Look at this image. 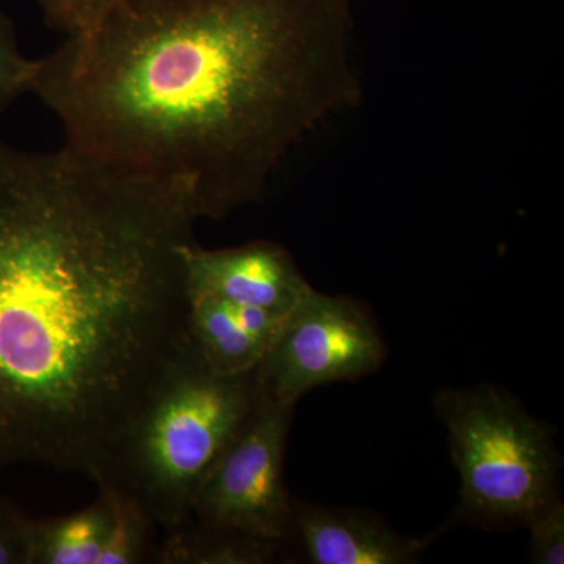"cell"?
Masks as SVG:
<instances>
[{
    "label": "cell",
    "instance_id": "5",
    "mask_svg": "<svg viewBox=\"0 0 564 564\" xmlns=\"http://www.w3.org/2000/svg\"><path fill=\"white\" fill-rule=\"evenodd\" d=\"M384 358L383 337L361 303L311 289L285 317L256 378L262 399L296 403L318 386L377 372Z\"/></svg>",
    "mask_w": 564,
    "mask_h": 564
},
{
    "label": "cell",
    "instance_id": "4",
    "mask_svg": "<svg viewBox=\"0 0 564 564\" xmlns=\"http://www.w3.org/2000/svg\"><path fill=\"white\" fill-rule=\"evenodd\" d=\"M462 478V513L492 527L525 525L560 497L552 432L492 386L444 389L434 399Z\"/></svg>",
    "mask_w": 564,
    "mask_h": 564
},
{
    "label": "cell",
    "instance_id": "14",
    "mask_svg": "<svg viewBox=\"0 0 564 564\" xmlns=\"http://www.w3.org/2000/svg\"><path fill=\"white\" fill-rule=\"evenodd\" d=\"M530 530V560L536 564L564 563V505L560 497L545 505L532 521Z\"/></svg>",
    "mask_w": 564,
    "mask_h": 564
},
{
    "label": "cell",
    "instance_id": "12",
    "mask_svg": "<svg viewBox=\"0 0 564 564\" xmlns=\"http://www.w3.org/2000/svg\"><path fill=\"white\" fill-rule=\"evenodd\" d=\"M110 500V525L98 564L155 563L161 527L131 494L110 485H98Z\"/></svg>",
    "mask_w": 564,
    "mask_h": 564
},
{
    "label": "cell",
    "instance_id": "16",
    "mask_svg": "<svg viewBox=\"0 0 564 564\" xmlns=\"http://www.w3.org/2000/svg\"><path fill=\"white\" fill-rule=\"evenodd\" d=\"M31 522L17 505L0 497V564H31Z\"/></svg>",
    "mask_w": 564,
    "mask_h": 564
},
{
    "label": "cell",
    "instance_id": "10",
    "mask_svg": "<svg viewBox=\"0 0 564 564\" xmlns=\"http://www.w3.org/2000/svg\"><path fill=\"white\" fill-rule=\"evenodd\" d=\"M285 544L232 530L203 524L188 518L163 530L158 564H265L280 558Z\"/></svg>",
    "mask_w": 564,
    "mask_h": 564
},
{
    "label": "cell",
    "instance_id": "3",
    "mask_svg": "<svg viewBox=\"0 0 564 564\" xmlns=\"http://www.w3.org/2000/svg\"><path fill=\"white\" fill-rule=\"evenodd\" d=\"M261 400L256 369L214 372L191 340L137 408L95 484L131 494L162 530L182 524L203 478Z\"/></svg>",
    "mask_w": 564,
    "mask_h": 564
},
{
    "label": "cell",
    "instance_id": "1",
    "mask_svg": "<svg viewBox=\"0 0 564 564\" xmlns=\"http://www.w3.org/2000/svg\"><path fill=\"white\" fill-rule=\"evenodd\" d=\"M184 191L0 140V470H106L191 343Z\"/></svg>",
    "mask_w": 564,
    "mask_h": 564
},
{
    "label": "cell",
    "instance_id": "6",
    "mask_svg": "<svg viewBox=\"0 0 564 564\" xmlns=\"http://www.w3.org/2000/svg\"><path fill=\"white\" fill-rule=\"evenodd\" d=\"M296 403L261 400L254 417L203 478L188 518L251 536H292L293 497L284 458Z\"/></svg>",
    "mask_w": 564,
    "mask_h": 564
},
{
    "label": "cell",
    "instance_id": "2",
    "mask_svg": "<svg viewBox=\"0 0 564 564\" xmlns=\"http://www.w3.org/2000/svg\"><path fill=\"white\" fill-rule=\"evenodd\" d=\"M351 0H115L36 58L65 144L172 184L196 218L259 202L292 148L361 99Z\"/></svg>",
    "mask_w": 564,
    "mask_h": 564
},
{
    "label": "cell",
    "instance_id": "11",
    "mask_svg": "<svg viewBox=\"0 0 564 564\" xmlns=\"http://www.w3.org/2000/svg\"><path fill=\"white\" fill-rule=\"evenodd\" d=\"M110 525V500L98 499L62 518L32 519L31 564H98Z\"/></svg>",
    "mask_w": 564,
    "mask_h": 564
},
{
    "label": "cell",
    "instance_id": "15",
    "mask_svg": "<svg viewBox=\"0 0 564 564\" xmlns=\"http://www.w3.org/2000/svg\"><path fill=\"white\" fill-rule=\"evenodd\" d=\"M44 18L63 35H76L109 9L115 0H36Z\"/></svg>",
    "mask_w": 564,
    "mask_h": 564
},
{
    "label": "cell",
    "instance_id": "8",
    "mask_svg": "<svg viewBox=\"0 0 564 564\" xmlns=\"http://www.w3.org/2000/svg\"><path fill=\"white\" fill-rule=\"evenodd\" d=\"M293 540L314 564H411L430 540L397 533L383 519L366 511L315 507L293 500Z\"/></svg>",
    "mask_w": 564,
    "mask_h": 564
},
{
    "label": "cell",
    "instance_id": "7",
    "mask_svg": "<svg viewBox=\"0 0 564 564\" xmlns=\"http://www.w3.org/2000/svg\"><path fill=\"white\" fill-rule=\"evenodd\" d=\"M188 296H215L240 306L289 314L311 291L295 261L281 245L258 240L206 250L198 242L184 250Z\"/></svg>",
    "mask_w": 564,
    "mask_h": 564
},
{
    "label": "cell",
    "instance_id": "13",
    "mask_svg": "<svg viewBox=\"0 0 564 564\" xmlns=\"http://www.w3.org/2000/svg\"><path fill=\"white\" fill-rule=\"evenodd\" d=\"M35 70L36 58L25 57L13 24L0 11V117L22 95L31 93Z\"/></svg>",
    "mask_w": 564,
    "mask_h": 564
},
{
    "label": "cell",
    "instance_id": "9",
    "mask_svg": "<svg viewBox=\"0 0 564 564\" xmlns=\"http://www.w3.org/2000/svg\"><path fill=\"white\" fill-rule=\"evenodd\" d=\"M285 317L215 296H188V337L203 361L221 375L254 370L276 340Z\"/></svg>",
    "mask_w": 564,
    "mask_h": 564
}]
</instances>
